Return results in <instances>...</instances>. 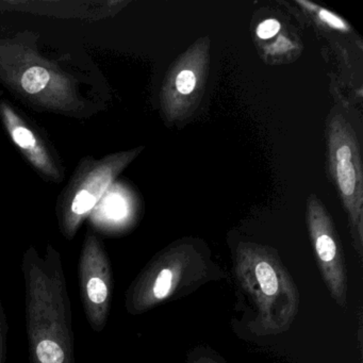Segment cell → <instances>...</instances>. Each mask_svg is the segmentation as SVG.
<instances>
[{"label": "cell", "mask_w": 363, "mask_h": 363, "mask_svg": "<svg viewBox=\"0 0 363 363\" xmlns=\"http://www.w3.org/2000/svg\"><path fill=\"white\" fill-rule=\"evenodd\" d=\"M26 330L30 363H75L73 318L60 254L48 246L41 257L25 252Z\"/></svg>", "instance_id": "cell-1"}, {"label": "cell", "mask_w": 363, "mask_h": 363, "mask_svg": "<svg viewBox=\"0 0 363 363\" xmlns=\"http://www.w3.org/2000/svg\"><path fill=\"white\" fill-rule=\"evenodd\" d=\"M233 273L256 308L252 330L261 337L288 330L298 313L299 292L277 252L260 244L240 243Z\"/></svg>", "instance_id": "cell-2"}, {"label": "cell", "mask_w": 363, "mask_h": 363, "mask_svg": "<svg viewBox=\"0 0 363 363\" xmlns=\"http://www.w3.org/2000/svg\"><path fill=\"white\" fill-rule=\"evenodd\" d=\"M209 257L196 244L182 242L157 255L126 292L125 306L133 315L154 309L163 301L210 278Z\"/></svg>", "instance_id": "cell-3"}, {"label": "cell", "mask_w": 363, "mask_h": 363, "mask_svg": "<svg viewBox=\"0 0 363 363\" xmlns=\"http://www.w3.org/2000/svg\"><path fill=\"white\" fill-rule=\"evenodd\" d=\"M0 67L10 84L28 101L56 111L79 109L73 80L31 50L20 46H0Z\"/></svg>", "instance_id": "cell-4"}, {"label": "cell", "mask_w": 363, "mask_h": 363, "mask_svg": "<svg viewBox=\"0 0 363 363\" xmlns=\"http://www.w3.org/2000/svg\"><path fill=\"white\" fill-rule=\"evenodd\" d=\"M331 177L347 213L352 246L363 258V175L356 131L342 114H335L327 129Z\"/></svg>", "instance_id": "cell-5"}, {"label": "cell", "mask_w": 363, "mask_h": 363, "mask_svg": "<svg viewBox=\"0 0 363 363\" xmlns=\"http://www.w3.org/2000/svg\"><path fill=\"white\" fill-rule=\"evenodd\" d=\"M143 147L109 155L101 160L82 162L59 206V224L67 240L75 237L118 176L139 156Z\"/></svg>", "instance_id": "cell-6"}, {"label": "cell", "mask_w": 363, "mask_h": 363, "mask_svg": "<svg viewBox=\"0 0 363 363\" xmlns=\"http://www.w3.org/2000/svg\"><path fill=\"white\" fill-rule=\"evenodd\" d=\"M209 46L208 38L199 40L169 67L161 90V107L169 122L188 118L203 97Z\"/></svg>", "instance_id": "cell-7"}, {"label": "cell", "mask_w": 363, "mask_h": 363, "mask_svg": "<svg viewBox=\"0 0 363 363\" xmlns=\"http://www.w3.org/2000/svg\"><path fill=\"white\" fill-rule=\"evenodd\" d=\"M78 280L84 314L95 333L105 329L113 297V274L105 246L88 231L78 262Z\"/></svg>", "instance_id": "cell-8"}, {"label": "cell", "mask_w": 363, "mask_h": 363, "mask_svg": "<svg viewBox=\"0 0 363 363\" xmlns=\"http://www.w3.org/2000/svg\"><path fill=\"white\" fill-rule=\"evenodd\" d=\"M307 224L323 280L335 303L347 307L348 277L345 257L330 214L315 196L307 201Z\"/></svg>", "instance_id": "cell-9"}, {"label": "cell", "mask_w": 363, "mask_h": 363, "mask_svg": "<svg viewBox=\"0 0 363 363\" xmlns=\"http://www.w3.org/2000/svg\"><path fill=\"white\" fill-rule=\"evenodd\" d=\"M0 116L12 141L27 160L42 175L59 182L62 177L60 169L40 135L6 101H0Z\"/></svg>", "instance_id": "cell-10"}, {"label": "cell", "mask_w": 363, "mask_h": 363, "mask_svg": "<svg viewBox=\"0 0 363 363\" xmlns=\"http://www.w3.org/2000/svg\"><path fill=\"white\" fill-rule=\"evenodd\" d=\"M281 25L275 18H269L257 27V37L261 40H269L279 33Z\"/></svg>", "instance_id": "cell-11"}, {"label": "cell", "mask_w": 363, "mask_h": 363, "mask_svg": "<svg viewBox=\"0 0 363 363\" xmlns=\"http://www.w3.org/2000/svg\"><path fill=\"white\" fill-rule=\"evenodd\" d=\"M8 331H9V326H8L7 318L0 301V363H6Z\"/></svg>", "instance_id": "cell-12"}, {"label": "cell", "mask_w": 363, "mask_h": 363, "mask_svg": "<svg viewBox=\"0 0 363 363\" xmlns=\"http://www.w3.org/2000/svg\"><path fill=\"white\" fill-rule=\"evenodd\" d=\"M318 16L325 24L328 25L331 28L337 29V30H348V25L343 20H341L339 16H335L333 12L328 11V10L323 9V8H318Z\"/></svg>", "instance_id": "cell-13"}, {"label": "cell", "mask_w": 363, "mask_h": 363, "mask_svg": "<svg viewBox=\"0 0 363 363\" xmlns=\"http://www.w3.org/2000/svg\"><path fill=\"white\" fill-rule=\"evenodd\" d=\"M193 363H218V361L214 359L210 358V357H199Z\"/></svg>", "instance_id": "cell-14"}]
</instances>
